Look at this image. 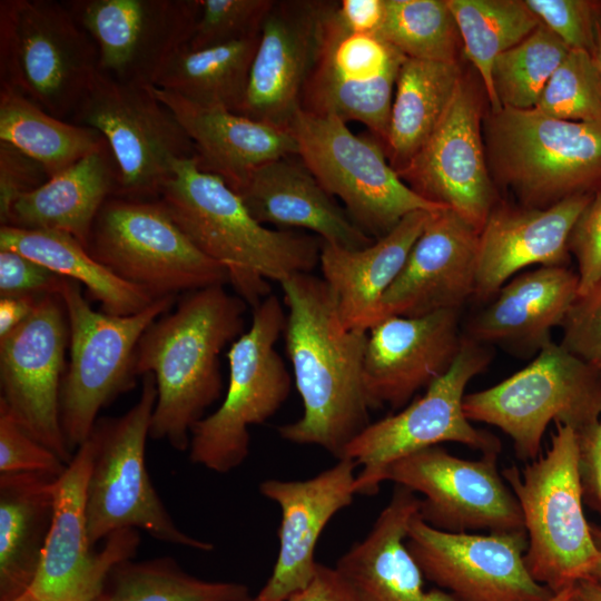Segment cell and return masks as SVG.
<instances>
[{
  "instance_id": "obj_51",
  "label": "cell",
  "mask_w": 601,
  "mask_h": 601,
  "mask_svg": "<svg viewBox=\"0 0 601 601\" xmlns=\"http://www.w3.org/2000/svg\"><path fill=\"white\" fill-rule=\"evenodd\" d=\"M286 601H356L336 568L318 563L312 581Z\"/></svg>"
},
{
  "instance_id": "obj_22",
  "label": "cell",
  "mask_w": 601,
  "mask_h": 601,
  "mask_svg": "<svg viewBox=\"0 0 601 601\" xmlns=\"http://www.w3.org/2000/svg\"><path fill=\"white\" fill-rule=\"evenodd\" d=\"M329 1L279 0L266 14L238 114L282 129L300 109Z\"/></svg>"
},
{
  "instance_id": "obj_48",
  "label": "cell",
  "mask_w": 601,
  "mask_h": 601,
  "mask_svg": "<svg viewBox=\"0 0 601 601\" xmlns=\"http://www.w3.org/2000/svg\"><path fill=\"white\" fill-rule=\"evenodd\" d=\"M49 179L46 169L14 146L0 140V221L6 225L13 203Z\"/></svg>"
},
{
  "instance_id": "obj_50",
  "label": "cell",
  "mask_w": 601,
  "mask_h": 601,
  "mask_svg": "<svg viewBox=\"0 0 601 601\" xmlns=\"http://www.w3.org/2000/svg\"><path fill=\"white\" fill-rule=\"evenodd\" d=\"M577 435L583 502L601 514V421Z\"/></svg>"
},
{
  "instance_id": "obj_43",
  "label": "cell",
  "mask_w": 601,
  "mask_h": 601,
  "mask_svg": "<svg viewBox=\"0 0 601 601\" xmlns=\"http://www.w3.org/2000/svg\"><path fill=\"white\" fill-rule=\"evenodd\" d=\"M275 0H200L199 17L186 48L201 49L260 32Z\"/></svg>"
},
{
  "instance_id": "obj_55",
  "label": "cell",
  "mask_w": 601,
  "mask_h": 601,
  "mask_svg": "<svg viewBox=\"0 0 601 601\" xmlns=\"http://www.w3.org/2000/svg\"><path fill=\"white\" fill-rule=\"evenodd\" d=\"M590 529L595 546L600 553V559L588 579H591L601 585V528L595 524H590Z\"/></svg>"
},
{
  "instance_id": "obj_28",
  "label": "cell",
  "mask_w": 601,
  "mask_h": 601,
  "mask_svg": "<svg viewBox=\"0 0 601 601\" xmlns=\"http://www.w3.org/2000/svg\"><path fill=\"white\" fill-rule=\"evenodd\" d=\"M579 295L578 274L568 266H543L518 274L476 314L463 334L482 345L535 356L553 341Z\"/></svg>"
},
{
  "instance_id": "obj_34",
  "label": "cell",
  "mask_w": 601,
  "mask_h": 601,
  "mask_svg": "<svg viewBox=\"0 0 601 601\" xmlns=\"http://www.w3.org/2000/svg\"><path fill=\"white\" fill-rule=\"evenodd\" d=\"M460 63L405 58L401 66L384 144L397 174L430 139L462 79Z\"/></svg>"
},
{
  "instance_id": "obj_41",
  "label": "cell",
  "mask_w": 601,
  "mask_h": 601,
  "mask_svg": "<svg viewBox=\"0 0 601 601\" xmlns=\"http://www.w3.org/2000/svg\"><path fill=\"white\" fill-rule=\"evenodd\" d=\"M569 48L542 23L501 53L492 68V83L501 107L532 109Z\"/></svg>"
},
{
  "instance_id": "obj_58",
  "label": "cell",
  "mask_w": 601,
  "mask_h": 601,
  "mask_svg": "<svg viewBox=\"0 0 601 601\" xmlns=\"http://www.w3.org/2000/svg\"><path fill=\"white\" fill-rule=\"evenodd\" d=\"M9 601H43L37 595H35L30 590L26 591L24 593L20 594L17 598H13Z\"/></svg>"
},
{
  "instance_id": "obj_40",
  "label": "cell",
  "mask_w": 601,
  "mask_h": 601,
  "mask_svg": "<svg viewBox=\"0 0 601 601\" xmlns=\"http://www.w3.org/2000/svg\"><path fill=\"white\" fill-rule=\"evenodd\" d=\"M406 58L457 63L462 40L446 0H384L378 32Z\"/></svg>"
},
{
  "instance_id": "obj_52",
  "label": "cell",
  "mask_w": 601,
  "mask_h": 601,
  "mask_svg": "<svg viewBox=\"0 0 601 601\" xmlns=\"http://www.w3.org/2000/svg\"><path fill=\"white\" fill-rule=\"evenodd\" d=\"M336 14L351 31L378 35L384 18V0L336 1Z\"/></svg>"
},
{
  "instance_id": "obj_4",
  "label": "cell",
  "mask_w": 601,
  "mask_h": 601,
  "mask_svg": "<svg viewBox=\"0 0 601 601\" xmlns=\"http://www.w3.org/2000/svg\"><path fill=\"white\" fill-rule=\"evenodd\" d=\"M501 473L521 508L532 578L553 593L588 579L600 553L583 512L577 432L556 423L544 454Z\"/></svg>"
},
{
  "instance_id": "obj_1",
  "label": "cell",
  "mask_w": 601,
  "mask_h": 601,
  "mask_svg": "<svg viewBox=\"0 0 601 601\" xmlns=\"http://www.w3.org/2000/svg\"><path fill=\"white\" fill-rule=\"evenodd\" d=\"M279 285L288 311L285 347L304 411L295 422L278 426V435L343 459L371 423L364 383L368 332L343 325L323 278L299 273Z\"/></svg>"
},
{
  "instance_id": "obj_42",
  "label": "cell",
  "mask_w": 601,
  "mask_h": 601,
  "mask_svg": "<svg viewBox=\"0 0 601 601\" xmlns=\"http://www.w3.org/2000/svg\"><path fill=\"white\" fill-rule=\"evenodd\" d=\"M534 109L562 120H601V76L594 57L584 50L570 49Z\"/></svg>"
},
{
  "instance_id": "obj_10",
  "label": "cell",
  "mask_w": 601,
  "mask_h": 601,
  "mask_svg": "<svg viewBox=\"0 0 601 601\" xmlns=\"http://www.w3.org/2000/svg\"><path fill=\"white\" fill-rule=\"evenodd\" d=\"M60 295L70 331L60 415L67 445L75 453L89 439L99 412L135 386L138 342L177 297L158 298L136 314L117 316L92 309L81 285L70 279H65Z\"/></svg>"
},
{
  "instance_id": "obj_56",
  "label": "cell",
  "mask_w": 601,
  "mask_h": 601,
  "mask_svg": "<svg viewBox=\"0 0 601 601\" xmlns=\"http://www.w3.org/2000/svg\"><path fill=\"white\" fill-rule=\"evenodd\" d=\"M593 57L601 76V8L595 20V49Z\"/></svg>"
},
{
  "instance_id": "obj_2",
  "label": "cell",
  "mask_w": 601,
  "mask_h": 601,
  "mask_svg": "<svg viewBox=\"0 0 601 601\" xmlns=\"http://www.w3.org/2000/svg\"><path fill=\"white\" fill-rule=\"evenodd\" d=\"M247 304L216 285L184 294L155 319L135 354L137 376L151 373L157 398L150 437L189 449L194 426L221 395L219 355L245 332Z\"/></svg>"
},
{
  "instance_id": "obj_60",
  "label": "cell",
  "mask_w": 601,
  "mask_h": 601,
  "mask_svg": "<svg viewBox=\"0 0 601 601\" xmlns=\"http://www.w3.org/2000/svg\"><path fill=\"white\" fill-rule=\"evenodd\" d=\"M239 601H255L254 598L249 597V598H246V599H243V600H239Z\"/></svg>"
},
{
  "instance_id": "obj_36",
  "label": "cell",
  "mask_w": 601,
  "mask_h": 601,
  "mask_svg": "<svg viewBox=\"0 0 601 601\" xmlns=\"http://www.w3.org/2000/svg\"><path fill=\"white\" fill-rule=\"evenodd\" d=\"M259 33L201 49L183 47L154 87L194 104L239 112Z\"/></svg>"
},
{
  "instance_id": "obj_44",
  "label": "cell",
  "mask_w": 601,
  "mask_h": 601,
  "mask_svg": "<svg viewBox=\"0 0 601 601\" xmlns=\"http://www.w3.org/2000/svg\"><path fill=\"white\" fill-rule=\"evenodd\" d=\"M540 22L569 49H595V20L601 1L592 0H524Z\"/></svg>"
},
{
  "instance_id": "obj_53",
  "label": "cell",
  "mask_w": 601,
  "mask_h": 601,
  "mask_svg": "<svg viewBox=\"0 0 601 601\" xmlns=\"http://www.w3.org/2000/svg\"><path fill=\"white\" fill-rule=\"evenodd\" d=\"M41 297L37 295L0 296V338L26 321Z\"/></svg>"
},
{
  "instance_id": "obj_6",
  "label": "cell",
  "mask_w": 601,
  "mask_h": 601,
  "mask_svg": "<svg viewBox=\"0 0 601 601\" xmlns=\"http://www.w3.org/2000/svg\"><path fill=\"white\" fill-rule=\"evenodd\" d=\"M157 387L142 376L138 401L122 415L98 418L91 434L92 460L87 485V520L93 546L124 530H144L154 539L199 551L214 544L180 530L158 495L146 466Z\"/></svg>"
},
{
  "instance_id": "obj_33",
  "label": "cell",
  "mask_w": 601,
  "mask_h": 601,
  "mask_svg": "<svg viewBox=\"0 0 601 601\" xmlns=\"http://www.w3.org/2000/svg\"><path fill=\"white\" fill-rule=\"evenodd\" d=\"M56 482L36 472L0 474V601L33 583L52 521Z\"/></svg>"
},
{
  "instance_id": "obj_3",
  "label": "cell",
  "mask_w": 601,
  "mask_h": 601,
  "mask_svg": "<svg viewBox=\"0 0 601 601\" xmlns=\"http://www.w3.org/2000/svg\"><path fill=\"white\" fill-rule=\"evenodd\" d=\"M158 199L253 308L270 295L269 280L282 283L319 264L321 238L260 224L221 177L198 167L196 156L176 164Z\"/></svg>"
},
{
  "instance_id": "obj_20",
  "label": "cell",
  "mask_w": 601,
  "mask_h": 601,
  "mask_svg": "<svg viewBox=\"0 0 601 601\" xmlns=\"http://www.w3.org/2000/svg\"><path fill=\"white\" fill-rule=\"evenodd\" d=\"M95 41L100 71L118 81L154 87L188 42L200 0L65 1Z\"/></svg>"
},
{
  "instance_id": "obj_7",
  "label": "cell",
  "mask_w": 601,
  "mask_h": 601,
  "mask_svg": "<svg viewBox=\"0 0 601 601\" xmlns=\"http://www.w3.org/2000/svg\"><path fill=\"white\" fill-rule=\"evenodd\" d=\"M100 72L95 41L65 2L0 1V86L69 121Z\"/></svg>"
},
{
  "instance_id": "obj_26",
  "label": "cell",
  "mask_w": 601,
  "mask_h": 601,
  "mask_svg": "<svg viewBox=\"0 0 601 601\" xmlns=\"http://www.w3.org/2000/svg\"><path fill=\"white\" fill-rule=\"evenodd\" d=\"M594 194L548 208L496 204L479 233L474 297L484 302L532 265L568 266L573 226Z\"/></svg>"
},
{
  "instance_id": "obj_15",
  "label": "cell",
  "mask_w": 601,
  "mask_h": 601,
  "mask_svg": "<svg viewBox=\"0 0 601 601\" xmlns=\"http://www.w3.org/2000/svg\"><path fill=\"white\" fill-rule=\"evenodd\" d=\"M329 1L318 52L300 99L304 111L365 125L386 141L395 85L405 56L378 35L354 32Z\"/></svg>"
},
{
  "instance_id": "obj_32",
  "label": "cell",
  "mask_w": 601,
  "mask_h": 601,
  "mask_svg": "<svg viewBox=\"0 0 601 601\" xmlns=\"http://www.w3.org/2000/svg\"><path fill=\"white\" fill-rule=\"evenodd\" d=\"M117 177L116 161L104 141L39 188L20 196L6 225L67 233L87 247L99 210L115 196Z\"/></svg>"
},
{
  "instance_id": "obj_30",
  "label": "cell",
  "mask_w": 601,
  "mask_h": 601,
  "mask_svg": "<svg viewBox=\"0 0 601 601\" xmlns=\"http://www.w3.org/2000/svg\"><path fill=\"white\" fill-rule=\"evenodd\" d=\"M433 211L417 210L371 245L347 249L322 244L323 280L348 329L368 332L384 318L382 299L401 273Z\"/></svg>"
},
{
  "instance_id": "obj_16",
  "label": "cell",
  "mask_w": 601,
  "mask_h": 601,
  "mask_svg": "<svg viewBox=\"0 0 601 601\" xmlns=\"http://www.w3.org/2000/svg\"><path fill=\"white\" fill-rule=\"evenodd\" d=\"M496 454L461 459L441 445L394 462L385 481L421 499L418 516L453 533L525 531L519 502L497 467Z\"/></svg>"
},
{
  "instance_id": "obj_59",
  "label": "cell",
  "mask_w": 601,
  "mask_h": 601,
  "mask_svg": "<svg viewBox=\"0 0 601 601\" xmlns=\"http://www.w3.org/2000/svg\"><path fill=\"white\" fill-rule=\"evenodd\" d=\"M88 601H106L105 591L101 594H99V595H97V597H95V598H92V599H90Z\"/></svg>"
},
{
  "instance_id": "obj_38",
  "label": "cell",
  "mask_w": 601,
  "mask_h": 601,
  "mask_svg": "<svg viewBox=\"0 0 601 601\" xmlns=\"http://www.w3.org/2000/svg\"><path fill=\"white\" fill-rule=\"evenodd\" d=\"M455 19L465 57L481 77L490 111L502 107L492 83L495 59L540 24L524 0H446Z\"/></svg>"
},
{
  "instance_id": "obj_23",
  "label": "cell",
  "mask_w": 601,
  "mask_h": 601,
  "mask_svg": "<svg viewBox=\"0 0 601 601\" xmlns=\"http://www.w3.org/2000/svg\"><path fill=\"white\" fill-rule=\"evenodd\" d=\"M460 311L392 315L368 331L364 383L372 410L405 407L449 371L463 342Z\"/></svg>"
},
{
  "instance_id": "obj_21",
  "label": "cell",
  "mask_w": 601,
  "mask_h": 601,
  "mask_svg": "<svg viewBox=\"0 0 601 601\" xmlns=\"http://www.w3.org/2000/svg\"><path fill=\"white\" fill-rule=\"evenodd\" d=\"M481 116L480 97L463 76L441 122L398 173L415 193L452 209L479 233L497 204Z\"/></svg>"
},
{
  "instance_id": "obj_54",
  "label": "cell",
  "mask_w": 601,
  "mask_h": 601,
  "mask_svg": "<svg viewBox=\"0 0 601 601\" xmlns=\"http://www.w3.org/2000/svg\"><path fill=\"white\" fill-rule=\"evenodd\" d=\"M573 601H601V585L591 579L578 581L573 588Z\"/></svg>"
},
{
  "instance_id": "obj_39",
  "label": "cell",
  "mask_w": 601,
  "mask_h": 601,
  "mask_svg": "<svg viewBox=\"0 0 601 601\" xmlns=\"http://www.w3.org/2000/svg\"><path fill=\"white\" fill-rule=\"evenodd\" d=\"M132 559L111 569L106 601H239L250 597L245 584L199 579L169 556Z\"/></svg>"
},
{
  "instance_id": "obj_11",
  "label": "cell",
  "mask_w": 601,
  "mask_h": 601,
  "mask_svg": "<svg viewBox=\"0 0 601 601\" xmlns=\"http://www.w3.org/2000/svg\"><path fill=\"white\" fill-rule=\"evenodd\" d=\"M86 248L154 299L229 284L227 270L195 246L160 199L108 198Z\"/></svg>"
},
{
  "instance_id": "obj_31",
  "label": "cell",
  "mask_w": 601,
  "mask_h": 601,
  "mask_svg": "<svg viewBox=\"0 0 601 601\" xmlns=\"http://www.w3.org/2000/svg\"><path fill=\"white\" fill-rule=\"evenodd\" d=\"M191 139L198 167L229 187L256 167L298 154L295 137L282 129L223 108L206 107L151 87Z\"/></svg>"
},
{
  "instance_id": "obj_13",
  "label": "cell",
  "mask_w": 601,
  "mask_h": 601,
  "mask_svg": "<svg viewBox=\"0 0 601 601\" xmlns=\"http://www.w3.org/2000/svg\"><path fill=\"white\" fill-rule=\"evenodd\" d=\"M490 361L487 346L463 334L456 359L445 374L426 387L421 397L398 413L370 423L348 444L343 456L361 467L355 480L356 494H376L394 462L445 442L466 445L482 455H499L500 440L473 426L463 410L466 386L487 367Z\"/></svg>"
},
{
  "instance_id": "obj_25",
  "label": "cell",
  "mask_w": 601,
  "mask_h": 601,
  "mask_svg": "<svg viewBox=\"0 0 601 601\" xmlns=\"http://www.w3.org/2000/svg\"><path fill=\"white\" fill-rule=\"evenodd\" d=\"M479 231L450 208L433 211L382 299L387 316L461 309L474 296Z\"/></svg>"
},
{
  "instance_id": "obj_27",
  "label": "cell",
  "mask_w": 601,
  "mask_h": 601,
  "mask_svg": "<svg viewBox=\"0 0 601 601\" xmlns=\"http://www.w3.org/2000/svg\"><path fill=\"white\" fill-rule=\"evenodd\" d=\"M230 188L265 226L307 229L324 243L347 249L375 240L351 219L297 155L263 164Z\"/></svg>"
},
{
  "instance_id": "obj_37",
  "label": "cell",
  "mask_w": 601,
  "mask_h": 601,
  "mask_svg": "<svg viewBox=\"0 0 601 601\" xmlns=\"http://www.w3.org/2000/svg\"><path fill=\"white\" fill-rule=\"evenodd\" d=\"M0 140L38 161L49 178L105 141L96 129L59 119L7 86H0Z\"/></svg>"
},
{
  "instance_id": "obj_18",
  "label": "cell",
  "mask_w": 601,
  "mask_h": 601,
  "mask_svg": "<svg viewBox=\"0 0 601 601\" xmlns=\"http://www.w3.org/2000/svg\"><path fill=\"white\" fill-rule=\"evenodd\" d=\"M405 543L424 578L457 601H548L554 594L526 569L525 531L453 533L417 513Z\"/></svg>"
},
{
  "instance_id": "obj_57",
  "label": "cell",
  "mask_w": 601,
  "mask_h": 601,
  "mask_svg": "<svg viewBox=\"0 0 601 601\" xmlns=\"http://www.w3.org/2000/svg\"><path fill=\"white\" fill-rule=\"evenodd\" d=\"M573 587H570L561 592L554 593L548 601H573Z\"/></svg>"
},
{
  "instance_id": "obj_17",
  "label": "cell",
  "mask_w": 601,
  "mask_h": 601,
  "mask_svg": "<svg viewBox=\"0 0 601 601\" xmlns=\"http://www.w3.org/2000/svg\"><path fill=\"white\" fill-rule=\"evenodd\" d=\"M69 341L60 294L42 296L31 315L0 338V404L29 435L66 464L73 456L60 415Z\"/></svg>"
},
{
  "instance_id": "obj_14",
  "label": "cell",
  "mask_w": 601,
  "mask_h": 601,
  "mask_svg": "<svg viewBox=\"0 0 601 601\" xmlns=\"http://www.w3.org/2000/svg\"><path fill=\"white\" fill-rule=\"evenodd\" d=\"M70 122L96 129L117 165L115 197L158 199L179 160L196 156L188 134L151 87L100 72Z\"/></svg>"
},
{
  "instance_id": "obj_9",
  "label": "cell",
  "mask_w": 601,
  "mask_h": 601,
  "mask_svg": "<svg viewBox=\"0 0 601 601\" xmlns=\"http://www.w3.org/2000/svg\"><path fill=\"white\" fill-rule=\"evenodd\" d=\"M286 313L275 295L253 308L249 327L228 349L226 395L190 433L189 461L216 473L240 466L250 449L249 428L267 422L287 400L292 377L276 349Z\"/></svg>"
},
{
  "instance_id": "obj_12",
  "label": "cell",
  "mask_w": 601,
  "mask_h": 601,
  "mask_svg": "<svg viewBox=\"0 0 601 601\" xmlns=\"http://www.w3.org/2000/svg\"><path fill=\"white\" fill-rule=\"evenodd\" d=\"M289 131L304 165L372 238L384 236L411 213L447 208L415 193L391 166L378 139L355 135L336 116L299 109Z\"/></svg>"
},
{
  "instance_id": "obj_61",
  "label": "cell",
  "mask_w": 601,
  "mask_h": 601,
  "mask_svg": "<svg viewBox=\"0 0 601 601\" xmlns=\"http://www.w3.org/2000/svg\"><path fill=\"white\" fill-rule=\"evenodd\" d=\"M597 366H598V368H599L600 372H601V362H600Z\"/></svg>"
},
{
  "instance_id": "obj_49",
  "label": "cell",
  "mask_w": 601,
  "mask_h": 601,
  "mask_svg": "<svg viewBox=\"0 0 601 601\" xmlns=\"http://www.w3.org/2000/svg\"><path fill=\"white\" fill-rule=\"evenodd\" d=\"M65 277L12 250H0V296L60 294Z\"/></svg>"
},
{
  "instance_id": "obj_8",
  "label": "cell",
  "mask_w": 601,
  "mask_h": 601,
  "mask_svg": "<svg viewBox=\"0 0 601 601\" xmlns=\"http://www.w3.org/2000/svg\"><path fill=\"white\" fill-rule=\"evenodd\" d=\"M471 422L500 428L525 462L541 452L551 422L577 433L601 421V372L552 342L524 368L463 400Z\"/></svg>"
},
{
  "instance_id": "obj_35",
  "label": "cell",
  "mask_w": 601,
  "mask_h": 601,
  "mask_svg": "<svg viewBox=\"0 0 601 601\" xmlns=\"http://www.w3.org/2000/svg\"><path fill=\"white\" fill-rule=\"evenodd\" d=\"M0 250L16 252L67 279L85 285L101 311L110 315H132L155 300L141 288L112 274L67 233L1 225Z\"/></svg>"
},
{
  "instance_id": "obj_29",
  "label": "cell",
  "mask_w": 601,
  "mask_h": 601,
  "mask_svg": "<svg viewBox=\"0 0 601 601\" xmlns=\"http://www.w3.org/2000/svg\"><path fill=\"white\" fill-rule=\"evenodd\" d=\"M420 503L414 492L395 485L368 533L338 559L335 568L356 601H457L442 589L425 588L406 546L407 528Z\"/></svg>"
},
{
  "instance_id": "obj_19",
  "label": "cell",
  "mask_w": 601,
  "mask_h": 601,
  "mask_svg": "<svg viewBox=\"0 0 601 601\" xmlns=\"http://www.w3.org/2000/svg\"><path fill=\"white\" fill-rule=\"evenodd\" d=\"M91 460L89 437L57 477L52 521L29 589L43 601H88L101 594L111 569L138 549L137 530H124L108 536L100 552L92 550L87 520Z\"/></svg>"
},
{
  "instance_id": "obj_46",
  "label": "cell",
  "mask_w": 601,
  "mask_h": 601,
  "mask_svg": "<svg viewBox=\"0 0 601 601\" xmlns=\"http://www.w3.org/2000/svg\"><path fill=\"white\" fill-rule=\"evenodd\" d=\"M560 344L587 363L601 362V280L577 299L562 324Z\"/></svg>"
},
{
  "instance_id": "obj_5",
  "label": "cell",
  "mask_w": 601,
  "mask_h": 601,
  "mask_svg": "<svg viewBox=\"0 0 601 601\" xmlns=\"http://www.w3.org/2000/svg\"><path fill=\"white\" fill-rule=\"evenodd\" d=\"M484 138L492 176L522 206L548 208L601 189V120L502 107L484 119Z\"/></svg>"
},
{
  "instance_id": "obj_45",
  "label": "cell",
  "mask_w": 601,
  "mask_h": 601,
  "mask_svg": "<svg viewBox=\"0 0 601 601\" xmlns=\"http://www.w3.org/2000/svg\"><path fill=\"white\" fill-rule=\"evenodd\" d=\"M67 464L29 435L0 404V474L36 472L60 476Z\"/></svg>"
},
{
  "instance_id": "obj_47",
  "label": "cell",
  "mask_w": 601,
  "mask_h": 601,
  "mask_svg": "<svg viewBox=\"0 0 601 601\" xmlns=\"http://www.w3.org/2000/svg\"><path fill=\"white\" fill-rule=\"evenodd\" d=\"M578 265L579 295L601 280V189L577 219L569 239Z\"/></svg>"
},
{
  "instance_id": "obj_24",
  "label": "cell",
  "mask_w": 601,
  "mask_h": 601,
  "mask_svg": "<svg viewBox=\"0 0 601 601\" xmlns=\"http://www.w3.org/2000/svg\"><path fill=\"white\" fill-rule=\"evenodd\" d=\"M357 467L353 460L339 459L311 479L260 482V494L280 510V523L276 562L255 601H286L312 581L319 536L332 518L352 504Z\"/></svg>"
}]
</instances>
